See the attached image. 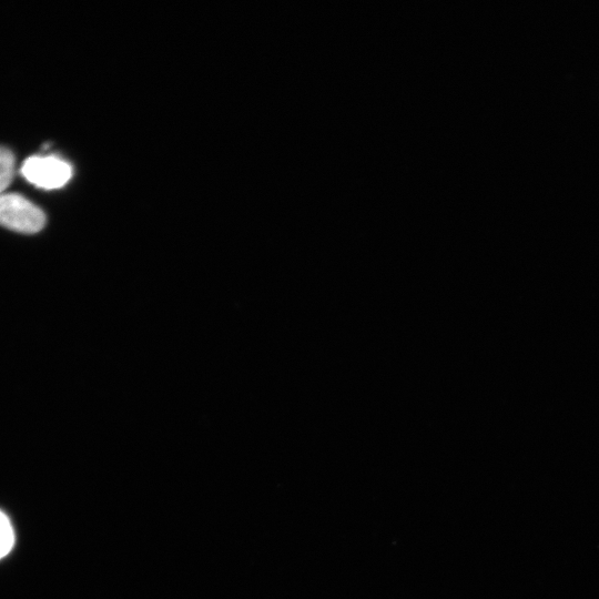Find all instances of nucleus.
<instances>
[{"label": "nucleus", "mask_w": 599, "mask_h": 599, "mask_svg": "<svg viewBox=\"0 0 599 599\" xmlns=\"http://www.w3.org/2000/svg\"><path fill=\"white\" fill-rule=\"evenodd\" d=\"M47 222L43 211L18 193L0 194V226L21 234L40 232Z\"/></svg>", "instance_id": "1"}, {"label": "nucleus", "mask_w": 599, "mask_h": 599, "mask_svg": "<svg viewBox=\"0 0 599 599\" xmlns=\"http://www.w3.org/2000/svg\"><path fill=\"white\" fill-rule=\"evenodd\" d=\"M21 174L38 187L53 190L69 182L72 167L67 161L55 155H32L23 162Z\"/></svg>", "instance_id": "2"}, {"label": "nucleus", "mask_w": 599, "mask_h": 599, "mask_svg": "<svg viewBox=\"0 0 599 599\" xmlns=\"http://www.w3.org/2000/svg\"><path fill=\"white\" fill-rule=\"evenodd\" d=\"M14 172V156L12 152L0 145V194L10 185Z\"/></svg>", "instance_id": "3"}, {"label": "nucleus", "mask_w": 599, "mask_h": 599, "mask_svg": "<svg viewBox=\"0 0 599 599\" xmlns=\"http://www.w3.org/2000/svg\"><path fill=\"white\" fill-rule=\"evenodd\" d=\"M14 544V534L10 520L0 511V559L7 556Z\"/></svg>", "instance_id": "4"}]
</instances>
